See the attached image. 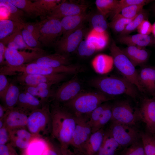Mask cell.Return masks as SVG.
<instances>
[{
    "mask_svg": "<svg viewBox=\"0 0 155 155\" xmlns=\"http://www.w3.org/2000/svg\"><path fill=\"white\" fill-rule=\"evenodd\" d=\"M51 119V137L60 146L70 145L76 123V116L60 103L55 102L50 108Z\"/></svg>",
    "mask_w": 155,
    "mask_h": 155,
    "instance_id": "obj_1",
    "label": "cell"
},
{
    "mask_svg": "<svg viewBox=\"0 0 155 155\" xmlns=\"http://www.w3.org/2000/svg\"><path fill=\"white\" fill-rule=\"evenodd\" d=\"M89 84L107 95L125 94L135 99L138 95L137 88L123 77H98L91 79Z\"/></svg>",
    "mask_w": 155,
    "mask_h": 155,
    "instance_id": "obj_2",
    "label": "cell"
},
{
    "mask_svg": "<svg viewBox=\"0 0 155 155\" xmlns=\"http://www.w3.org/2000/svg\"><path fill=\"white\" fill-rule=\"evenodd\" d=\"M113 98L98 91L81 92L71 100L63 104L76 116L88 115L102 104Z\"/></svg>",
    "mask_w": 155,
    "mask_h": 155,
    "instance_id": "obj_3",
    "label": "cell"
},
{
    "mask_svg": "<svg viewBox=\"0 0 155 155\" xmlns=\"http://www.w3.org/2000/svg\"><path fill=\"white\" fill-rule=\"evenodd\" d=\"M84 68L78 64H70L56 67H51L30 63L18 67L7 65L0 68V73L11 75L16 72L28 74L49 75L65 73L69 75L76 74L84 71Z\"/></svg>",
    "mask_w": 155,
    "mask_h": 155,
    "instance_id": "obj_4",
    "label": "cell"
},
{
    "mask_svg": "<svg viewBox=\"0 0 155 155\" xmlns=\"http://www.w3.org/2000/svg\"><path fill=\"white\" fill-rule=\"evenodd\" d=\"M109 50L113 57L114 65L123 77L134 85L138 90L142 92L145 90L141 85L139 79L138 71L121 49L113 40Z\"/></svg>",
    "mask_w": 155,
    "mask_h": 155,
    "instance_id": "obj_5",
    "label": "cell"
},
{
    "mask_svg": "<svg viewBox=\"0 0 155 155\" xmlns=\"http://www.w3.org/2000/svg\"><path fill=\"white\" fill-rule=\"evenodd\" d=\"M26 128L36 137L46 138L50 134L51 135V119L49 103L30 113Z\"/></svg>",
    "mask_w": 155,
    "mask_h": 155,
    "instance_id": "obj_6",
    "label": "cell"
},
{
    "mask_svg": "<svg viewBox=\"0 0 155 155\" xmlns=\"http://www.w3.org/2000/svg\"><path fill=\"white\" fill-rule=\"evenodd\" d=\"M111 124L108 129L123 149L141 138V132L136 126L116 121Z\"/></svg>",
    "mask_w": 155,
    "mask_h": 155,
    "instance_id": "obj_7",
    "label": "cell"
},
{
    "mask_svg": "<svg viewBox=\"0 0 155 155\" xmlns=\"http://www.w3.org/2000/svg\"><path fill=\"white\" fill-rule=\"evenodd\" d=\"M114 121L135 126L142 121L139 109L133 108L126 100L118 101L112 105L111 121Z\"/></svg>",
    "mask_w": 155,
    "mask_h": 155,
    "instance_id": "obj_8",
    "label": "cell"
},
{
    "mask_svg": "<svg viewBox=\"0 0 155 155\" xmlns=\"http://www.w3.org/2000/svg\"><path fill=\"white\" fill-rule=\"evenodd\" d=\"M76 123L70 145L81 155L83 148L92 133L89 116H76Z\"/></svg>",
    "mask_w": 155,
    "mask_h": 155,
    "instance_id": "obj_9",
    "label": "cell"
},
{
    "mask_svg": "<svg viewBox=\"0 0 155 155\" xmlns=\"http://www.w3.org/2000/svg\"><path fill=\"white\" fill-rule=\"evenodd\" d=\"M40 23L39 41L44 46H49L62 34L61 19L46 18Z\"/></svg>",
    "mask_w": 155,
    "mask_h": 155,
    "instance_id": "obj_10",
    "label": "cell"
},
{
    "mask_svg": "<svg viewBox=\"0 0 155 155\" xmlns=\"http://www.w3.org/2000/svg\"><path fill=\"white\" fill-rule=\"evenodd\" d=\"M45 55V52L43 50L33 51L30 52L7 48L5 55L6 65L10 67L20 66L30 63Z\"/></svg>",
    "mask_w": 155,
    "mask_h": 155,
    "instance_id": "obj_11",
    "label": "cell"
},
{
    "mask_svg": "<svg viewBox=\"0 0 155 155\" xmlns=\"http://www.w3.org/2000/svg\"><path fill=\"white\" fill-rule=\"evenodd\" d=\"M88 5L86 4L71 1L62 0L49 12L46 18L61 19L64 17L77 15L86 12Z\"/></svg>",
    "mask_w": 155,
    "mask_h": 155,
    "instance_id": "obj_12",
    "label": "cell"
},
{
    "mask_svg": "<svg viewBox=\"0 0 155 155\" xmlns=\"http://www.w3.org/2000/svg\"><path fill=\"white\" fill-rule=\"evenodd\" d=\"M86 31V29L83 25L70 33L63 36L56 44L57 53L68 55L77 50Z\"/></svg>",
    "mask_w": 155,
    "mask_h": 155,
    "instance_id": "obj_13",
    "label": "cell"
},
{
    "mask_svg": "<svg viewBox=\"0 0 155 155\" xmlns=\"http://www.w3.org/2000/svg\"><path fill=\"white\" fill-rule=\"evenodd\" d=\"M69 75L65 73L49 75L20 73L16 77V80L24 86H34L44 83L56 84L64 80Z\"/></svg>",
    "mask_w": 155,
    "mask_h": 155,
    "instance_id": "obj_14",
    "label": "cell"
},
{
    "mask_svg": "<svg viewBox=\"0 0 155 155\" xmlns=\"http://www.w3.org/2000/svg\"><path fill=\"white\" fill-rule=\"evenodd\" d=\"M81 84L77 78L75 77L63 83L55 92V102L63 104L69 101L81 93Z\"/></svg>",
    "mask_w": 155,
    "mask_h": 155,
    "instance_id": "obj_15",
    "label": "cell"
},
{
    "mask_svg": "<svg viewBox=\"0 0 155 155\" xmlns=\"http://www.w3.org/2000/svg\"><path fill=\"white\" fill-rule=\"evenodd\" d=\"M30 113L16 106L7 109L2 119L4 121V126L9 131L19 128H26L28 117Z\"/></svg>",
    "mask_w": 155,
    "mask_h": 155,
    "instance_id": "obj_16",
    "label": "cell"
},
{
    "mask_svg": "<svg viewBox=\"0 0 155 155\" xmlns=\"http://www.w3.org/2000/svg\"><path fill=\"white\" fill-rule=\"evenodd\" d=\"M146 132L155 134V97L146 98L142 101L139 109Z\"/></svg>",
    "mask_w": 155,
    "mask_h": 155,
    "instance_id": "obj_17",
    "label": "cell"
},
{
    "mask_svg": "<svg viewBox=\"0 0 155 155\" xmlns=\"http://www.w3.org/2000/svg\"><path fill=\"white\" fill-rule=\"evenodd\" d=\"M9 131L11 144L21 150H26L31 141L36 137L26 128H19Z\"/></svg>",
    "mask_w": 155,
    "mask_h": 155,
    "instance_id": "obj_18",
    "label": "cell"
},
{
    "mask_svg": "<svg viewBox=\"0 0 155 155\" xmlns=\"http://www.w3.org/2000/svg\"><path fill=\"white\" fill-rule=\"evenodd\" d=\"M90 16L86 12L80 14L69 16L61 19L62 28L63 36L68 34L75 30L82 25Z\"/></svg>",
    "mask_w": 155,
    "mask_h": 155,
    "instance_id": "obj_19",
    "label": "cell"
},
{
    "mask_svg": "<svg viewBox=\"0 0 155 155\" xmlns=\"http://www.w3.org/2000/svg\"><path fill=\"white\" fill-rule=\"evenodd\" d=\"M138 73L140 83L145 90L155 97V67L144 66Z\"/></svg>",
    "mask_w": 155,
    "mask_h": 155,
    "instance_id": "obj_20",
    "label": "cell"
},
{
    "mask_svg": "<svg viewBox=\"0 0 155 155\" xmlns=\"http://www.w3.org/2000/svg\"><path fill=\"white\" fill-rule=\"evenodd\" d=\"M47 103L43 102L24 90L21 92L16 106L30 113L35 110L42 108Z\"/></svg>",
    "mask_w": 155,
    "mask_h": 155,
    "instance_id": "obj_21",
    "label": "cell"
},
{
    "mask_svg": "<svg viewBox=\"0 0 155 155\" xmlns=\"http://www.w3.org/2000/svg\"><path fill=\"white\" fill-rule=\"evenodd\" d=\"M119 42L127 46H133L144 47L155 44L154 38L149 35L137 34L132 35L120 36Z\"/></svg>",
    "mask_w": 155,
    "mask_h": 155,
    "instance_id": "obj_22",
    "label": "cell"
},
{
    "mask_svg": "<svg viewBox=\"0 0 155 155\" xmlns=\"http://www.w3.org/2000/svg\"><path fill=\"white\" fill-rule=\"evenodd\" d=\"M31 63L51 67H58L71 64L70 59L67 55L57 53L45 55Z\"/></svg>",
    "mask_w": 155,
    "mask_h": 155,
    "instance_id": "obj_23",
    "label": "cell"
},
{
    "mask_svg": "<svg viewBox=\"0 0 155 155\" xmlns=\"http://www.w3.org/2000/svg\"><path fill=\"white\" fill-rule=\"evenodd\" d=\"M121 50L135 67L143 65L149 57L148 52L144 47L130 46Z\"/></svg>",
    "mask_w": 155,
    "mask_h": 155,
    "instance_id": "obj_24",
    "label": "cell"
},
{
    "mask_svg": "<svg viewBox=\"0 0 155 155\" xmlns=\"http://www.w3.org/2000/svg\"><path fill=\"white\" fill-rule=\"evenodd\" d=\"M104 127L92 133L85 146L81 155H96L102 144Z\"/></svg>",
    "mask_w": 155,
    "mask_h": 155,
    "instance_id": "obj_25",
    "label": "cell"
},
{
    "mask_svg": "<svg viewBox=\"0 0 155 155\" xmlns=\"http://www.w3.org/2000/svg\"><path fill=\"white\" fill-rule=\"evenodd\" d=\"M52 83H44L34 86H24V90L38 98L43 102L49 103V99L53 98L55 92L51 89Z\"/></svg>",
    "mask_w": 155,
    "mask_h": 155,
    "instance_id": "obj_26",
    "label": "cell"
},
{
    "mask_svg": "<svg viewBox=\"0 0 155 155\" xmlns=\"http://www.w3.org/2000/svg\"><path fill=\"white\" fill-rule=\"evenodd\" d=\"M91 65L96 73L105 74L112 70L114 65L113 59L111 55L100 54L93 58Z\"/></svg>",
    "mask_w": 155,
    "mask_h": 155,
    "instance_id": "obj_27",
    "label": "cell"
},
{
    "mask_svg": "<svg viewBox=\"0 0 155 155\" xmlns=\"http://www.w3.org/2000/svg\"><path fill=\"white\" fill-rule=\"evenodd\" d=\"M123 150L108 129L105 130L102 144L96 155H118Z\"/></svg>",
    "mask_w": 155,
    "mask_h": 155,
    "instance_id": "obj_28",
    "label": "cell"
},
{
    "mask_svg": "<svg viewBox=\"0 0 155 155\" xmlns=\"http://www.w3.org/2000/svg\"><path fill=\"white\" fill-rule=\"evenodd\" d=\"M30 17H46L47 13L38 7L34 2L28 0H8Z\"/></svg>",
    "mask_w": 155,
    "mask_h": 155,
    "instance_id": "obj_29",
    "label": "cell"
},
{
    "mask_svg": "<svg viewBox=\"0 0 155 155\" xmlns=\"http://www.w3.org/2000/svg\"><path fill=\"white\" fill-rule=\"evenodd\" d=\"M86 40L95 47L97 51L102 50L107 46L108 36L106 32L99 33L92 29L87 35Z\"/></svg>",
    "mask_w": 155,
    "mask_h": 155,
    "instance_id": "obj_30",
    "label": "cell"
},
{
    "mask_svg": "<svg viewBox=\"0 0 155 155\" xmlns=\"http://www.w3.org/2000/svg\"><path fill=\"white\" fill-rule=\"evenodd\" d=\"M48 146L46 137H36L26 150V155H43Z\"/></svg>",
    "mask_w": 155,
    "mask_h": 155,
    "instance_id": "obj_31",
    "label": "cell"
},
{
    "mask_svg": "<svg viewBox=\"0 0 155 155\" xmlns=\"http://www.w3.org/2000/svg\"><path fill=\"white\" fill-rule=\"evenodd\" d=\"M23 23L9 20H0V40L5 38L18 30H22Z\"/></svg>",
    "mask_w": 155,
    "mask_h": 155,
    "instance_id": "obj_32",
    "label": "cell"
},
{
    "mask_svg": "<svg viewBox=\"0 0 155 155\" xmlns=\"http://www.w3.org/2000/svg\"><path fill=\"white\" fill-rule=\"evenodd\" d=\"M20 92L19 88L16 84L11 83L2 100L4 103L3 105L7 109H11L16 106Z\"/></svg>",
    "mask_w": 155,
    "mask_h": 155,
    "instance_id": "obj_33",
    "label": "cell"
},
{
    "mask_svg": "<svg viewBox=\"0 0 155 155\" xmlns=\"http://www.w3.org/2000/svg\"><path fill=\"white\" fill-rule=\"evenodd\" d=\"M0 6L6 7L9 13V19L15 21L23 23L24 12L9 2L8 0H0Z\"/></svg>",
    "mask_w": 155,
    "mask_h": 155,
    "instance_id": "obj_34",
    "label": "cell"
},
{
    "mask_svg": "<svg viewBox=\"0 0 155 155\" xmlns=\"http://www.w3.org/2000/svg\"><path fill=\"white\" fill-rule=\"evenodd\" d=\"M22 30H18L5 38L0 40V42H2L4 44L9 42H12L17 45L18 49H26L31 51H38L42 50V49L32 48L29 46L24 40L22 34Z\"/></svg>",
    "mask_w": 155,
    "mask_h": 155,
    "instance_id": "obj_35",
    "label": "cell"
},
{
    "mask_svg": "<svg viewBox=\"0 0 155 155\" xmlns=\"http://www.w3.org/2000/svg\"><path fill=\"white\" fill-rule=\"evenodd\" d=\"M119 0H96L95 4L99 12L105 16L112 14L116 9Z\"/></svg>",
    "mask_w": 155,
    "mask_h": 155,
    "instance_id": "obj_36",
    "label": "cell"
},
{
    "mask_svg": "<svg viewBox=\"0 0 155 155\" xmlns=\"http://www.w3.org/2000/svg\"><path fill=\"white\" fill-rule=\"evenodd\" d=\"M90 21L92 29L99 33L106 32L108 26L105 16L100 13L95 14L91 16Z\"/></svg>",
    "mask_w": 155,
    "mask_h": 155,
    "instance_id": "obj_37",
    "label": "cell"
},
{
    "mask_svg": "<svg viewBox=\"0 0 155 155\" xmlns=\"http://www.w3.org/2000/svg\"><path fill=\"white\" fill-rule=\"evenodd\" d=\"M141 138L146 155H155V137L147 132L141 133Z\"/></svg>",
    "mask_w": 155,
    "mask_h": 155,
    "instance_id": "obj_38",
    "label": "cell"
},
{
    "mask_svg": "<svg viewBox=\"0 0 155 155\" xmlns=\"http://www.w3.org/2000/svg\"><path fill=\"white\" fill-rule=\"evenodd\" d=\"M148 13L144 9L126 26L124 30L120 33V36L129 35L137 29V28L144 20H147Z\"/></svg>",
    "mask_w": 155,
    "mask_h": 155,
    "instance_id": "obj_39",
    "label": "cell"
},
{
    "mask_svg": "<svg viewBox=\"0 0 155 155\" xmlns=\"http://www.w3.org/2000/svg\"><path fill=\"white\" fill-rule=\"evenodd\" d=\"M135 18L127 19L117 15L113 17L112 21L108 23V26L115 32L120 33Z\"/></svg>",
    "mask_w": 155,
    "mask_h": 155,
    "instance_id": "obj_40",
    "label": "cell"
},
{
    "mask_svg": "<svg viewBox=\"0 0 155 155\" xmlns=\"http://www.w3.org/2000/svg\"><path fill=\"white\" fill-rule=\"evenodd\" d=\"M118 155H146L141 138L123 149Z\"/></svg>",
    "mask_w": 155,
    "mask_h": 155,
    "instance_id": "obj_41",
    "label": "cell"
},
{
    "mask_svg": "<svg viewBox=\"0 0 155 155\" xmlns=\"http://www.w3.org/2000/svg\"><path fill=\"white\" fill-rule=\"evenodd\" d=\"M112 105L108 103L103 111L99 120L92 129V133L104 127L106 124L109 121H111L112 117Z\"/></svg>",
    "mask_w": 155,
    "mask_h": 155,
    "instance_id": "obj_42",
    "label": "cell"
},
{
    "mask_svg": "<svg viewBox=\"0 0 155 155\" xmlns=\"http://www.w3.org/2000/svg\"><path fill=\"white\" fill-rule=\"evenodd\" d=\"M145 5V4H139L129 6L123 9L120 13L115 16L117 15L127 19L133 18L143 10Z\"/></svg>",
    "mask_w": 155,
    "mask_h": 155,
    "instance_id": "obj_43",
    "label": "cell"
},
{
    "mask_svg": "<svg viewBox=\"0 0 155 155\" xmlns=\"http://www.w3.org/2000/svg\"><path fill=\"white\" fill-rule=\"evenodd\" d=\"M77 51L78 55L81 57L90 56L97 51L95 46L86 39L81 42Z\"/></svg>",
    "mask_w": 155,
    "mask_h": 155,
    "instance_id": "obj_44",
    "label": "cell"
},
{
    "mask_svg": "<svg viewBox=\"0 0 155 155\" xmlns=\"http://www.w3.org/2000/svg\"><path fill=\"white\" fill-rule=\"evenodd\" d=\"M153 1L150 0H121L119 2L116 9L112 14L113 17L120 13L121 10L129 6L139 4H146Z\"/></svg>",
    "mask_w": 155,
    "mask_h": 155,
    "instance_id": "obj_45",
    "label": "cell"
},
{
    "mask_svg": "<svg viewBox=\"0 0 155 155\" xmlns=\"http://www.w3.org/2000/svg\"><path fill=\"white\" fill-rule=\"evenodd\" d=\"M108 104L107 102L102 104L93 110L89 115V122L92 130L99 120L103 111Z\"/></svg>",
    "mask_w": 155,
    "mask_h": 155,
    "instance_id": "obj_46",
    "label": "cell"
},
{
    "mask_svg": "<svg viewBox=\"0 0 155 155\" xmlns=\"http://www.w3.org/2000/svg\"><path fill=\"white\" fill-rule=\"evenodd\" d=\"M62 1L61 0H36L34 2L38 7L45 11L48 14Z\"/></svg>",
    "mask_w": 155,
    "mask_h": 155,
    "instance_id": "obj_47",
    "label": "cell"
},
{
    "mask_svg": "<svg viewBox=\"0 0 155 155\" xmlns=\"http://www.w3.org/2000/svg\"><path fill=\"white\" fill-rule=\"evenodd\" d=\"M24 40L26 44L32 48L41 49V43L26 30L23 28L22 30Z\"/></svg>",
    "mask_w": 155,
    "mask_h": 155,
    "instance_id": "obj_48",
    "label": "cell"
},
{
    "mask_svg": "<svg viewBox=\"0 0 155 155\" xmlns=\"http://www.w3.org/2000/svg\"><path fill=\"white\" fill-rule=\"evenodd\" d=\"M48 146L43 155H62L61 147L51 137L46 138Z\"/></svg>",
    "mask_w": 155,
    "mask_h": 155,
    "instance_id": "obj_49",
    "label": "cell"
},
{
    "mask_svg": "<svg viewBox=\"0 0 155 155\" xmlns=\"http://www.w3.org/2000/svg\"><path fill=\"white\" fill-rule=\"evenodd\" d=\"M40 23L24 22L23 28L28 30L37 40H39Z\"/></svg>",
    "mask_w": 155,
    "mask_h": 155,
    "instance_id": "obj_50",
    "label": "cell"
},
{
    "mask_svg": "<svg viewBox=\"0 0 155 155\" xmlns=\"http://www.w3.org/2000/svg\"><path fill=\"white\" fill-rule=\"evenodd\" d=\"M10 84L6 75L0 73V97L2 100L3 99Z\"/></svg>",
    "mask_w": 155,
    "mask_h": 155,
    "instance_id": "obj_51",
    "label": "cell"
},
{
    "mask_svg": "<svg viewBox=\"0 0 155 155\" xmlns=\"http://www.w3.org/2000/svg\"><path fill=\"white\" fill-rule=\"evenodd\" d=\"M152 25L148 20H144L137 28L139 34L145 35H149L152 31Z\"/></svg>",
    "mask_w": 155,
    "mask_h": 155,
    "instance_id": "obj_52",
    "label": "cell"
},
{
    "mask_svg": "<svg viewBox=\"0 0 155 155\" xmlns=\"http://www.w3.org/2000/svg\"><path fill=\"white\" fill-rule=\"evenodd\" d=\"M9 141V131L4 126L0 129V145L6 144Z\"/></svg>",
    "mask_w": 155,
    "mask_h": 155,
    "instance_id": "obj_53",
    "label": "cell"
},
{
    "mask_svg": "<svg viewBox=\"0 0 155 155\" xmlns=\"http://www.w3.org/2000/svg\"><path fill=\"white\" fill-rule=\"evenodd\" d=\"M7 47L1 42H0V65L5 66L7 65L6 61L5 60V53Z\"/></svg>",
    "mask_w": 155,
    "mask_h": 155,
    "instance_id": "obj_54",
    "label": "cell"
},
{
    "mask_svg": "<svg viewBox=\"0 0 155 155\" xmlns=\"http://www.w3.org/2000/svg\"><path fill=\"white\" fill-rule=\"evenodd\" d=\"M0 155H10L8 145H0Z\"/></svg>",
    "mask_w": 155,
    "mask_h": 155,
    "instance_id": "obj_55",
    "label": "cell"
},
{
    "mask_svg": "<svg viewBox=\"0 0 155 155\" xmlns=\"http://www.w3.org/2000/svg\"><path fill=\"white\" fill-rule=\"evenodd\" d=\"M7 109L3 105L0 104V120L4 118Z\"/></svg>",
    "mask_w": 155,
    "mask_h": 155,
    "instance_id": "obj_56",
    "label": "cell"
},
{
    "mask_svg": "<svg viewBox=\"0 0 155 155\" xmlns=\"http://www.w3.org/2000/svg\"><path fill=\"white\" fill-rule=\"evenodd\" d=\"M67 151L68 155H81L78 152H72L68 148V147L67 148Z\"/></svg>",
    "mask_w": 155,
    "mask_h": 155,
    "instance_id": "obj_57",
    "label": "cell"
},
{
    "mask_svg": "<svg viewBox=\"0 0 155 155\" xmlns=\"http://www.w3.org/2000/svg\"><path fill=\"white\" fill-rule=\"evenodd\" d=\"M61 147V150L62 155H68L67 151V148L68 147Z\"/></svg>",
    "mask_w": 155,
    "mask_h": 155,
    "instance_id": "obj_58",
    "label": "cell"
},
{
    "mask_svg": "<svg viewBox=\"0 0 155 155\" xmlns=\"http://www.w3.org/2000/svg\"><path fill=\"white\" fill-rule=\"evenodd\" d=\"M151 33L152 34L154 38H155V22L152 25Z\"/></svg>",
    "mask_w": 155,
    "mask_h": 155,
    "instance_id": "obj_59",
    "label": "cell"
},
{
    "mask_svg": "<svg viewBox=\"0 0 155 155\" xmlns=\"http://www.w3.org/2000/svg\"><path fill=\"white\" fill-rule=\"evenodd\" d=\"M4 126V123L3 119L0 120V129Z\"/></svg>",
    "mask_w": 155,
    "mask_h": 155,
    "instance_id": "obj_60",
    "label": "cell"
},
{
    "mask_svg": "<svg viewBox=\"0 0 155 155\" xmlns=\"http://www.w3.org/2000/svg\"><path fill=\"white\" fill-rule=\"evenodd\" d=\"M152 8L154 14L155 15V0L154 1L153 4L152 6Z\"/></svg>",
    "mask_w": 155,
    "mask_h": 155,
    "instance_id": "obj_61",
    "label": "cell"
},
{
    "mask_svg": "<svg viewBox=\"0 0 155 155\" xmlns=\"http://www.w3.org/2000/svg\"><path fill=\"white\" fill-rule=\"evenodd\" d=\"M153 135H154V137H155V134H153Z\"/></svg>",
    "mask_w": 155,
    "mask_h": 155,
    "instance_id": "obj_62",
    "label": "cell"
},
{
    "mask_svg": "<svg viewBox=\"0 0 155 155\" xmlns=\"http://www.w3.org/2000/svg\"><path fill=\"white\" fill-rule=\"evenodd\" d=\"M154 38V40H155V44L154 45H155V38Z\"/></svg>",
    "mask_w": 155,
    "mask_h": 155,
    "instance_id": "obj_63",
    "label": "cell"
}]
</instances>
